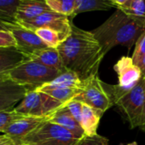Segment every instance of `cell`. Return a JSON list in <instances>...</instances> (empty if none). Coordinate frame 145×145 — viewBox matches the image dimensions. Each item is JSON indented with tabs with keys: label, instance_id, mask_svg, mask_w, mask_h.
Segmentation results:
<instances>
[{
	"label": "cell",
	"instance_id": "1",
	"mask_svg": "<svg viewBox=\"0 0 145 145\" xmlns=\"http://www.w3.org/2000/svg\"><path fill=\"white\" fill-rule=\"evenodd\" d=\"M57 49L65 68L76 73L82 80L98 74L105 56L93 33L73 23L71 34Z\"/></svg>",
	"mask_w": 145,
	"mask_h": 145
},
{
	"label": "cell",
	"instance_id": "2",
	"mask_svg": "<svg viewBox=\"0 0 145 145\" xmlns=\"http://www.w3.org/2000/svg\"><path fill=\"white\" fill-rule=\"evenodd\" d=\"M145 31V23L116 9L102 25L91 31L106 55L112 48L123 45L130 50Z\"/></svg>",
	"mask_w": 145,
	"mask_h": 145
},
{
	"label": "cell",
	"instance_id": "3",
	"mask_svg": "<svg viewBox=\"0 0 145 145\" xmlns=\"http://www.w3.org/2000/svg\"><path fill=\"white\" fill-rule=\"evenodd\" d=\"M61 72L39 62L24 60L12 68L0 73V79L11 80L18 85L36 90L55 79Z\"/></svg>",
	"mask_w": 145,
	"mask_h": 145
},
{
	"label": "cell",
	"instance_id": "4",
	"mask_svg": "<svg viewBox=\"0 0 145 145\" xmlns=\"http://www.w3.org/2000/svg\"><path fill=\"white\" fill-rule=\"evenodd\" d=\"M114 105L119 109L124 118L129 122L131 128H142L145 109L144 78L143 77L131 91L115 99Z\"/></svg>",
	"mask_w": 145,
	"mask_h": 145
},
{
	"label": "cell",
	"instance_id": "5",
	"mask_svg": "<svg viewBox=\"0 0 145 145\" xmlns=\"http://www.w3.org/2000/svg\"><path fill=\"white\" fill-rule=\"evenodd\" d=\"M22 140L29 145H77L81 139L64 127L46 121Z\"/></svg>",
	"mask_w": 145,
	"mask_h": 145
},
{
	"label": "cell",
	"instance_id": "6",
	"mask_svg": "<svg viewBox=\"0 0 145 145\" xmlns=\"http://www.w3.org/2000/svg\"><path fill=\"white\" fill-rule=\"evenodd\" d=\"M65 104L44 92L31 90L14 109L23 115L42 117L53 114Z\"/></svg>",
	"mask_w": 145,
	"mask_h": 145
},
{
	"label": "cell",
	"instance_id": "7",
	"mask_svg": "<svg viewBox=\"0 0 145 145\" xmlns=\"http://www.w3.org/2000/svg\"><path fill=\"white\" fill-rule=\"evenodd\" d=\"M103 82L99 74L83 80L82 91L73 100L88 104L105 113L113 106V103Z\"/></svg>",
	"mask_w": 145,
	"mask_h": 145
},
{
	"label": "cell",
	"instance_id": "8",
	"mask_svg": "<svg viewBox=\"0 0 145 145\" xmlns=\"http://www.w3.org/2000/svg\"><path fill=\"white\" fill-rule=\"evenodd\" d=\"M67 15L50 10L33 20L18 23L34 32L38 28H50L59 32L66 39L71 34L72 27V20Z\"/></svg>",
	"mask_w": 145,
	"mask_h": 145
},
{
	"label": "cell",
	"instance_id": "9",
	"mask_svg": "<svg viewBox=\"0 0 145 145\" xmlns=\"http://www.w3.org/2000/svg\"><path fill=\"white\" fill-rule=\"evenodd\" d=\"M1 27L9 30L14 34L18 44L17 50L23 55L48 47L34 31L26 28L18 22L1 21Z\"/></svg>",
	"mask_w": 145,
	"mask_h": 145
},
{
	"label": "cell",
	"instance_id": "10",
	"mask_svg": "<svg viewBox=\"0 0 145 145\" xmlns=\"http://www.w3.org/2000/svg\"><path fill=\"white\" fill-rule=\"evenodd\" d=\"M114 70L118 75V85L122 88L131 90L143 78L140 68L129 56H122L114 65Z\"/></svg>",
	"mask_w": 145,
	"mask_h": 145
},
{
	"label": "cell",
	"instance_id": "11",
	"mask_svg": "<svg viewBox=\"0 0 145 145\" xmlns=\"http://www.w3.org/2000/svg\"><path fill=\"white\" fill-rule=\"evenodd\" d=\"M31 89L18 85L11 80L0 79V111L13 110Z\"/></svg>",
	"mask_w": 145,
	"mask_h": 145
},
{
	"label": "cell",
	"instance_id": "12",
	"mask_svg": "<svg viewBox=\"0 0 145 145\" xmlns=\"http://www.w3.org/2000/svg\"><path fill=\"white\" fill-rule=\"evenodd\" d=\"M51 115L52 114L42 117L25 115L23 118L12 123L3 132V134H7L14 138L23 139L27 135L31 133L34 130H36L40 125L46 121H48L51 118Z\"/></svg>",
	"mask_w": 145,
	"mask_h": 145
},
{
	"label": "cell",
	"instance_id": "13",
	"mask_svg": "<svg viewBox=\"0 0 145 145\" xmlns=\"http://www.w3.org/2000/svg\"><path fill=\"white\" fill-rule=\"evenodd\" d=\"M25 60H31L39 62L46 67L56 69L59 72L66 70L63 65L60 54L58 49L46 47L43 49H38L33 50L31 53L24 55Z\"/></svg>",
	"mask_w": 145,
	"mask_h": 145
},
{
	"label": "cell",
	"instance_id": "14",
	"mask_svg": "<svg viewBox=\"0 0 145 145\" xmlns=\"http://www.w3.org/2000/svg\"><path fill=\"white\" fill-rule=\"evenodd\" d=\"M48 121L70 131L78 139H82L86 136L81 124L72 116L69 109L66 108V104L54 111Z\"/></svg>",
	"mask_w": 145,
	"mask_h": 145
},
{
	"label": "cell",
	"instance_id": "15",
	"mask_svg": "<svg viewBox=\"0 0 145 145\" xmlns=\"http://www.w3.org/2000/svg\"><path fill=\"white\" fill-rule=\"evenodd\" d=\"M46 0H21L16 12V22L33 20L45 12L50 11Z\"/></svg>",
	"mask_w": 145,
	"mask_h": 145
},
{
	"label": "cell",
	"instance_id": "16",
	"mask_svg": "<svg viewBox=\"0 0 145 145\" xmlns=\"http://www.w3.org/2000/svg\"><path fill=\"white\" fill-rule=\"evenodd\" d=\"M104 113L88 104L83 103L81 126L86 136L97 135V130Z\"/></svg>",
	"mask_w": 145,
	"mask_h": 145
},
{
	"label": "cell",
	"instance_id": "17",
	"mask_svg": "<svg viewBox=\"0 0 145 145\" xmlns=\"http://www.w3.org/2000/svg\"><path fill=\"white\" fill-rule=\"evenodd\" d=\"M42 88H71L82 91L83 88V80L74 72L65 70L55 79L40 86Z\"/></svg>",
	"mask_w": 145,
	"mask_h": 145
},
{
	"label": "cell",
	"instance_id": "18",
	"mask_svg": "<svg viewBox=\"0 0 145 145\" xmlns=\"http://www.w3.org/2000/svg\"><path fill=\"white\" fill-rule=\"evenodd\" d=\"M76 9L71 16V20L76 15L89 11L96 10H108L112 8H116V5L112 0H76Z\"/></svg>",
	"mask_w": 145,
	"mask_h": 145
},
{
	"label": "cell",
	"instance_id": "19",
	"mask_svg": "<svg viewBox=\"0 0 145 145\" xmlns=\"http://www.w3.org/2000/svg\"><path fill=\"white\" fill-rule=\"evenodd\" d=\"M25 60L24 55L16 48L1 49L0 52V73H3L22 61Z\"/></svg>",
	"mask_w": 145,
	"mask_h": 145
},
{
	"label": "cell",
	"instance_id": "20",
	"mask_svg": "<svg viewBox=\"0 0 145 145\" xmlns=\"http://www.w3.org/2000/svg\"><path fill=\"white\" fill-rule=\"evenodd\" d=\"M42 92H44L50 96L51 97L63 103H67L70 101L73 100L82 91L76 89H71V88H42L39 87L36 89Z\"/></svg>",
	"mask_w": 145,
	"mask_h": 145
},
{
	"label": "cell",
	"instance_id": "21",
	"mask_svg": "<svg viewBox=\"0 0 145 145\" xmlns=\"http://www.w3.org/2000/svg\"><path fill=\"white\" fill-rule=\"evenodd\" d=\"M117 9L132 18L145 23V0H128Z\"/></svg>",
	"mask_w": 145,
	"mask_h": 145
},
{
	"label": "cell",
	"instance_id": "22",
	"mask_svg": "<svg viewBox=\"0 0 145 145\" xmlns=\"http://www.w3.org/2000/svg\"><path fill=\"white\" fill-rule=\"evenodd\" d=\"M37 35L42 40V42L50 48L57 49L65 38L57 31L50 28H38L35 31Z\"/></svg>",
	"mask_w": 145,
	"mask_h": 145
},
{
	"label": "cell",
	"instance_id": "23",
	"mask_svg": "<svg viewBox=\"0 0 145 145\" xmlns=\"http://www.w3.org/2000/svg\"><path fill=\"white\" fill-rule=\"evenodd\" d=\"M21 0H0L1 21L16 22L15 15Z\"/></svg>",
	"mask_w": 145,
	"mask_h": 145
},
{
	"label": "cell",
	"instance_id": "24",
	"mask_svg": "<svg viewBox=\"0 0 145 145\" xmlns=\"http://www.w3.org/2000/svg\"><path fill=\"white\" fill-rule=\"evenodd\" d=\"M46 2L51 10L71 18L75 12L76 5V0H46Z\"/></svg>",
	"mask_w": 145,
	"mask_h": 145
},
{
	"label": "cell",
	"instance_id": "25",
	"mask_svg": "<svg viewBox=\"0 0 145 145\" xmlns=\"http://www.w3.org/2000/svg\"><path fill=\"white\" fill-rule=\"evenodd\" d=\"M26 115H23L19 113L15 109L13 110H3L0 111V132L3 133V132L14 121L23 118Z\"/></svg>",
	"mask_w": 145,
	"mask_h": 145
},
{
	"label": "cell",
	"instance_id": "26",
	"mask_svg": "<svg viewBox=\"0 0 145 145\" xmlns=\"http://www.w3.org/2000/svg\"><path fill=\"white\" fill-rule=\"evenodd\" d=\"M18 44L14 34L8 29L1 27L0 29V49L16 48Z\"/></svg>",
	"mask_w": 145,
	"mask_h": 145
},
{
	"label": "cell",
	"instance_id": "27",
	"mask_svg": "<svg viewBox=\"0 0 145 145\" xmlns=\"http://www.w3.org/2000/svg\"><path fill=\"white\" fill-rule=\"evenodd\" d=\"M145 56V31L144 33L140 36L138 40L135 44V49L133 54V62L138 65V62L142 60V58Z\"/></svg>",
	"mask_w": 145,
	"mask_h": 145
},
{
	"label": "cell",
	"instance_id": "28",
	"mask_svg": "<svg viewBox=\"0 0 145 145\" xmlns=\"http://www.w3.org/2000/svg\"><path fill=\"white\" fill-rule=\"evenodd\" d=\"M77 145H110L108 138L99 134L94 136H85Z\"/></svg>",
	"mask_w": 145,
	"mask_h": 145
},
{
	"label": "cell",
	"instance_id": "29",
	"mask_svg": "<svg viewBox=\"0 0 145 145\" xmlns=\"http://www.w3.org/2000/svg\"><path fill=\"white\" fill-rule=\"evenodd\" d=\"M82 105L83 103L76 100H71L66 103V108L69 109L72 116L81 124L82 113Z\"/></svg>",
	"mask_w": 145,
	"mask_h": 145
},
{
	"label": "cell",
	"instance_id": "30",
	"mask_svg": "<svg viewBox=\"0 0 145 145\" xmlns=\"http://www.w3.org/2000/svg\"><path fill=\"white\" fill-rule=\"evenodd\" d=\"M0 145H27L22 139L11 137L7 134L0 136Z\"/></svg>",
	"mask_w": 145,
	"mask_h": 145
},
{
	"label": "cell",
	"instance_id": "31",
	"mask_svg": "<svg viewBox=\"0 0 145 145\" xmlns=\"http://www.w3.org/2000/svg\"><path fill=\"white\" fill-rule=\"evenodd\" d=\"M137 66H138L140 68L143 77H145V56L142 58V60L138 62V64Z\"/></svg>",
	"mask_w": 145,
	"mask_h": 145
},
{
	"label": "cell",
	"instance_id": "32",
	"mask_svg": "<svg viewBox=\"0 0 145 145\" xmlns=\"http://www.w3.org/2000/svg\"><path fill=\"white\" fill-rule=\"evenodd\" d=\"M127 1H128V0H112V2L116 5V9H117L118 7H121V6L124 5Z\"/></svg>",
	"mask_w": 145,
	"mask_h": 145
},
{
	"label": "cell",
	"instance_id": "33",
	"mask_svg": "<svg viewBox=\"0 0 145 145\" xmlns=\"http://www.w3.org/2000/svg\"><path fill=\"white\" fill-rule=\"evenodd\" d=\"M119 145H138V143L136 141L134 142H132V143H129V144H120Z\"/></svg>",
	"mask_w": 145,
	"mask_h": 145
},
{
	"label": "cell",
	"instance_id": "34",
	"mask_svg": "<svg viewBox=\"0 0 145 145\" xmlns=\"http://www.w3.org/2000/svg\"><path fill=\"white\" fill-rule=\"evenodd\" d=\"M145 79V77H144ZM142 129H144L145 131V109H144V126H142Z\"/></svg>",
	"mask_w": 145,
	"mask_h": 145
},
{
	"label": "cell",
	"instance_id": "35",
	"mask_svg": "<svg viewBox=\"0 0 145 145\" xmlns=\"http://www.w3.org/2000/svg\"><path fill=\"white\" fill-rule=\"evenodd\" d=\"M25 144H26V143H25ZM27 145H29V144H27Z\"/></svg>",
	"mask_w": 145,
	"mask_h": 145
}]
</instances>
